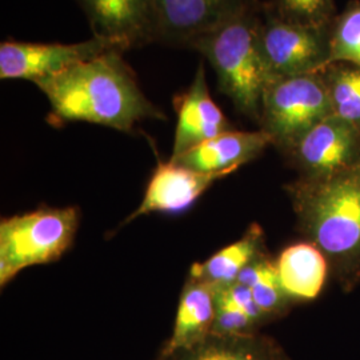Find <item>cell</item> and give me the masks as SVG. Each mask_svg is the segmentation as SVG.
<instances>
[{
	"instance_id": "cell-1",
	"label": "cell",
	"mask_w": 360,
	"mask_h": 360,
	"mask_svg": "<svg viewBox=\"0 0 360 360\" xmlns=\"http://www.w3.org/2000/svg\"><path fill=\"white\" fill-rule=\"evenodd\" d=\"M120 53L105 52L35 83L51 104V117L58 123L89 122L122 132H131L146 119L165 120Z\"/></svg>"
},
{
	"instance_id": "cell-2",
	"label": "cell",
	"mask_w": 360,
	"mask_h": 360,
	"mask_svg": "<svg viewBox=\"0 0 360 360\" xmlns=\"http://www.w3.org/2000/svg\"><path fill=\"white\" fill-rule=\"evenodd\" d=\"M296 226L327 259L330 275L345 292L360 284V163L324 179L287 184Z\"/></svg>"
},
{
	"instance_id": "cell-3",
	"label": "cell",
	"mask_w": 360,
	"mask_h": 360,
	"mask_svg": "<svg viewBox=\"0 0 360 360\" xmlns=\"http://www.w3.org/2000/svg\"><path fill=\"white\" fill-rule=\"evenodd\" d=\"M262 6L248 0L230 18L193 44L218 77V89L243 115L260 122L267 75L259 47Z\"/></svg>"
},
{
	"instance_id": "cell-4",
	"label": "cell",
	"mask_w": 360,
	"mask_h": 360,
	"mask_svg": "<svg viewBox=\"0 0 360 360\" xmlns=\"http://www.w3.org/2000/svg\"><path fill=\"white\" fill-rule=\"evenodd\" d=\"M80 223L75 206L40 207L0 221V285L25 269L59 260L74 245Z\"/></svg>"
},
{
	"instance_id": "cell-5",
	"label": "cell",
	"mask_w": 360,
	"mask_h": 360,
	"mask_svg": "<svg viewBox=\"0 0 360 360\" xmlns=\"http://www.w3.org/2000/svg\"><path fill=\"white\" fill-rule=\"evenodd\" d=\"M333 108L321 72L270 79L262 96L260 129L282 154L291 150Z\"/></svg>"
},
{
	"instance_id": "cell-6",
	"label": "cell",
	"mask_w": 360,
	"mask_h": 360,
	"mask_svg": "<svg viewBox=\"0 0 360 360\" xmlns=\"http://www.w3.org/2000/svg\"><path fill=\"white\" fill-rule=\"evenodd\" d=\"M330 28L287 20L271 4L262 6L259 47L267 82L321 72L330 65Z\"/></svg>"
},
{
	"instance_id": "cell-7",
	"label": "cell",
	"mask_w": 360,
	"mask_h": 360,
	"mask_svg": "<svg viewBox=\"0 0 360 360\" xmlns=\"http://www.w3.org/2000/svg\"><path fill=\"white\" fill-rule=\"evenodd\" d=\"M110 51L123 50L114 41L98 37L74 44L7 40L0 44V77L38 83Z\"/></svg>"
},
{
	"instance_id": "cell-8",
	"label": "cell",
	"mask_w": 360,
	"mask_h": 360,
	"mask_svg": "<svg viewBox=\"0 0 360 360\" xmlns=\"http://www.w3.org/2000/svg\"><path fill=\"white\" fill-rule=\"evenodd\" d=\"M303 179H324L360 163V131L339 116L323 119L285 154Z\"/></svg>"
},
{
	"instance_id": "cell-9",
	"label": "cell",
	"mask_w": 360,
	"mask_h": 360,
	"mask_svg": "<svg viewBox=\"0 0 360 360\" xmlns=\"http://www.w3.org/2000/svg\"><path fill=\"white\" fill-rule=\"evenodd\" d=\"M248 0H154L155 41L193 47Z\"/></svg>"
},
{
	"instance_id": "cell-10",
	"label": "cell",
	"mask_w": 360,
	"mask_h": 360,
	"mask_svg": "<svg viewBox=\"0 0 360 360\" xmlns=\"http://www.w3.org/2000/svg\"><path fill=\"white\" fill-rule=\"evenodd\" d=\"M94 37L114 41L123 51L155 41L154 0H77Z\"/></svg>"
},
{
	"instance_id": "cell-11",
	"label": "cell",
	"mask_w": 360,
	"mask_h": 360,
	"mask_svg": "<svg viewBox=\"0 0 360 360\" xmlns=\"http://www.w3.org/2000/svg\"><path fill=\"white\" fill-rule=\"evenodd\" d=\"M223 174H206L180 166L171 160L159 162L147 184L143 200L138 208L122 221L120 227L132 220L153 212H180L193 206L207 188Z\"/></svg>"
},
{
	"instance_id": "cell-12",
	"label": "cell",
	"mask_w": 360,
	"mask_h": 360,
	"mask_svg": "<svg viewBox=\"0 0 360 360\" xmlns=\"http://www.w3.org/2000/svg\"><path fill=\"white\" fill-rule=\"evenodd\" d=\"M174 104L178 123L169 159H176L193 147L235 129L211 98L203 65H199L190 89L175 98Z\"/></svg>"
},
{
	"instance_id": "cell-13",
	"label": "cell",
	"mask_w": 360,
	"mask_h": 360,
	"mask_svg": "<svg viewBox=\"0 0 360 360\" xmlns=\"http://www.w3.org/2000/svg\"><path fill=\"white\" fill-rule=\"evenodd\" d=\"M271 146L270 138L259 131H227L196 146L190 151L169 159L180 166L206 174L230 175L255 160Z\"/></svg>"
},
{
	"instance_id": "cell-14",
	"label": "cell",
	"mask_w": 360,
	"mask_h": 360,
	"mask_svg": "<svg viewBox=\"0 0 360 360\" xmlns=\"http://www.w3.org/2000/svg\"><path fill=\"white\" fill-rule=\"evenodd\" d=\"M215 319L214 287L187 278L181 290L172 334L160 349L158 359L180 349L193 347L212 333Z\"/></svg>"
},
{
	"instance_id": "cell-15",
	"label": "cell",
	"mask_w": 360,
	"mask_h": 360,
	"mask_svg": "<svg viewBox=\"0 0 360 360\" xmlns=\"http://www.w3.org/2000/svg\"><path fill=\"white\" fill-rule=\"evenodd\" d=\"M275 263L284 292L294 304L316 299L330 275L322 251L307 240L288 245Z\"/></svg>"
},
{
	"instance_id": "cell-16",
	"label": "cell",
	"mask_w": 360,
	"mask_h": 360,
	"mask_svg": "<svg viewBox=\"0 0 360 360\" xmlns=\"http://www.w3.org/2000/svg\"><path fill=\"white\" fill-rule=\"evenodd\" d=\"M269 255L263 229L250 224L243 236L235 243L221 248L202 263H195L187 278L212 287L233 283L240 272L257 259Z\"/></svg>"
},
{
	"instance_id": "cell-17",
	"label": "cell",
	"mask_w": 360,
	"mask_h": 360,
	"mask_svg": "<svg viewBox=\"0 0 360 360\" xmlns=\"http://www.w3.org/2000/svg\"><path fill=\"white\" fill-rule=\"evenodd\" d=\"M156 360H288L271 338L257 334H210L195 346Z\"/></svg>"
},
{
	"instance_id": "cell-18",
	"label": "cell",
	"mask_w": 360,
	"mask_h": 360,
	"mask_svg": "<svg viewBox=\"0 0 360 360\" xmlns=\"http://www.w3.org/2000/svg\"><path fill=\"white\" fill-rule=\"evenodd\" d=\"M254 296L259 309L271 321L284 316L294 302L284 292L276 270V263L270 257H260L240 272L238 281Z\"/></svg>"
},
{
	"instance_id": "cell-19",
	"label": "cell",
	"mask_w": 360,
	"mask_h": 360,
	"mask_svg": "<svg viewBox=\"0 0 360 360\" xmlns=\"http://www.w3.org/2000/svg\"><path fill=\"white\" fill-rule=\"evenodd\" d=\"M334 115L360 131V67L331 63L322 71Z\"/></svg>"
},
{
	"instance_id": "cell-20",
	"label": "cell",
	"mask_w": 360,
	"mask_h": 360,
	"mask_svg": "<svg viewBox=\"0 0 360 360\" xmlns=\"http://www.w3.org/2000/svg\"><path fill=\"white\" fill-rule=\"evenodd\" d=\"M360 67V0H354L336 15L330 28V65Z\"/></svg>"
},
{
	"instance_id": "cell-21",
	"label": "cell",
	"mask_w": 360,
	"mask_h": 360,
	"mask_svg": "<svg viewBox=\"0 0 360 360\" xmlns=\"http://www.w3.org/2000/svg\"><path fill=\"white\" fill-rule=\"evenodd\" d=\"M271 7L287 20L326 26L334 20V0H272Z\"/></svg>"
},
{
	"instance_id": "cell-22",
	"label": "cell",
	"mask_w": 360,
	"mask_h": 360,
	"mask_svg": "<svg viewBox=\"0 0 360 360\" xmlns=\"http://www.w3.org/2000/svg\"><path fill=\"white\" fill-rule=\"evenodd\" d=\"M215 297V319L212 324V333L218 335L255 334L259 324L254 322L245 312L233 304L229 296L219 287H214Z\"/></svg>"
},
{
	"instance_id": "cell-23",
	"label": "cell",
	"mask_w": 360,
	"mask_h": 360,
	"mask_svg": "<svg viewBox=\"0 0 360 360\" xmlns=\"http://www.w3.org/2000/svg\"><path fill=\"white\" fill-rule=\"evenodd\" d=\"M229 299L231 300L233 304H236L239 309L245 312L254 322H257L260 327L266 323L270 322V319L263 314V311L259 309V306L251 294V291L239 282L233 283L224 284V285H217Z\"/></svg>"
}]
</instances>
